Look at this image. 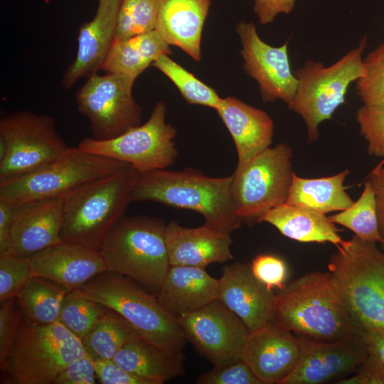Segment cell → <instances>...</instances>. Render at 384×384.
I'll list each match as a JSON object with an SVG mask.
<instances>
[{
	"instance_id": "5",
	"label": "cell",
	"mask_w": 384,
	"mask_h": 384,
	"mask_svg": "<svg viewBox=\"0 0 384 384\" xmlns=\"http://www.w3.org/2000/svg\"><path fill=\"white\" fill-rule=\"evenodd\" d=\"M166 226L164 220L154 217L121 218L100 250L107 270L132 279L156 295L171 266Z\"/></svg>"
},
{
	"instance_id": "9",
	"label": "cell",
	"mask_w": 384,
	"mask_h": 384,
	"mask_svg": "<svg viewBox=\"0 0 384 384\" xmlns=\"http://www.w3.org/2000/svg\"><path fill=\"white\" fill-rule=\"evenodd\" d=\"M129 165L69 147L63 154L18 178L0 184V201L19 206L62 196L89 181L112 174Z\"/></svg>"
},
{
	"instance_id": "16",
	"label": "cell",
	"mask_w": 384,
	"mask_h": 384,
	"mask_svg": "<svg viewBox=\"0 0 384 384\" xmlns=\"http://www.w3.org/2000/svg\"><path fill=\"white\" fill-rule=\"evenodd\" d=\"M299 361L282 384H320L355 372L368 356L361 333L334 341L298 334Z\"/></svg>"
},
{
	"instance_id": "35",
	"label": "cell",
	"mask_w": 384,
	"mask_h": 384,
	"mask_svg": "<svg viewBox=\"0 0 384 384\" xmlns=\"http://www.w3.org/2000/svg\"><path fill=\"white\" fill-rule=\"evenodd\" d=\"M159 0H121L114 40H124L155 29Z\"/></svg>"
},
{
	"instance_id": "32",
	"label": "cell",
	"mask_w": 384,
	"mask_h": 384,
	"mask_svg": "<svg viewBox=\"0 0 384 384\" xmlns=\"http://www.w3.org/2000/svg\"><path fill=\"white\" fill-rule=\"evenodd\" d=\"M329 218L334 223L348 228L363 240L383 243L378 230L375 193L368 180L356 202L347 209Z\"/></svg>"
},
{
	"instance_id": "49",
	"label": "cell",
	"mask_w": 384,
	"mask_h": 384,
	"mask_svg": "<svg viewBox=\"0 0 384 384\" xmlns=\"http://www.w3.org/2000/svg\"><path fill=\"white\" fill-rule=\"evenodd\" d=\"M380 164H384V158H383V161H381V162H380Z\"/></svg>"
},
{
	"instance_id": "37",
	"label": "cell",
	"mask_w": 384,
	"mask_h": 384,
	"mask_svg": "<svg viewBox=\"0 0 384 384\" xmlns=\"http://www.w3.org/2000/svg\"><path fill=\"white\" fill-rule=\"evenodd\" d=\"M33 277L27 258L12 251L0 253V303L16 297Z\"/></svg>"
},
{
	"instance_id": "6",
	"label": "cell",
	"mask_w": 384,
	"mask_h": 384,
	"mask_svg": "<svg viewBox=\"0 0 384 384\" xmlns=\"http://www.w3.org/2000/svg\"><path fill=\"white\" fill-rule=\"evenodd\" d=\"M76 289L119 313L146 340L169 349L183 350L186 339L177 319L161 305L156 295L132 279L106 270Z\"/></svg>"
},
{
	"instance_id": "15",
	"label": "cell",
	"mask_w": 384,
	"mask_h": 384,
	"mask_svg": "<svg viewBox=\"0 0 384 384\" xmlns=\"http://www.w3.org/2000/svg\"><path fill=\"white\" fill-rule=\"evenodd\" d=\"M236 32L240 38L243 68L259 85L264 102L281 100L287 105L294 99L298 80L291 69L288 44L271 46L259 36L251 22L240 21Z\"/></svg>"
},
{
	"instance_id": "1",
	"label": "cell",
	"mask_w": 384,
	"mask_h": 384,
	"mask_svg": "<svg viewBox=\"0 0 384 384\" xmlns=\"http://www.w3.org/2000/svg\"><path fill=\"white\" fill-rule=\"evenodd\" d=\"M233 181V174L214 178L193 169H156L139 174L130 199L196 211L206 224L230 234L243 222L237 212Z\"/></svg>"
},
{
	"instance_id": "24",
	"label": "cell",
	"mask_w": 384,
	"mask_h": 384,
	"mask_svg": "<svg viewBox=\"0 0 384 384\" xmlns=\"http://www.w3.org/2000/svg\"><path fill=\"white\" fill-rule=\"evenodd\" d=\"M215 110L234 141L237 166L243 165L270 147L274 124L265 111L234 97L222 98Z\"/></svg>"
},
{
	"instance_id": "33",
	"label": "cell",
	"mask_w": 384,
	"mask_h": 384,
	"mask_svg": "<svg viewBox=\"0 0 384 384\" xmlns=\"http://www.w3.org/2000/svg\"><path fill=\"white\" fill-rule=\"evenodd\" d=\"M152 65L164 73L191 105H199L216 110L221 99L216 91L169 58L161 55Z\"/></svg>"
},
{
	"instance_id": "40",
	"label": "cell",
	"mask_w": 384,
	"mask_h": 384,
	"mask_svg": "<svg viewBox=\"0 0 384 384\" xmlns=\"http://www.w3.org/2000/svg\"><path fill=\"white\" fill-rule=\"evenodd\" d=\"M198 384H262L249 366L241 359L223 366H214L201 374Z\"/></svg>"
},
{
	"instance_id": "23",
	"label": "cell",
	"mask_w": 384,
	"mask_h": 384,
	"mask_svg": "<svg viewBox=\"0 0 384 384\" xmlns=\"http://www.w3.org/2000/svg\"><path fill=\"white\" fill-rule=\"evenodd\" d=\"M156 296L161 305L178 318L218 299L219 280L202 267L173 265Z\"/></svg>"
},
{
	"instance_id": "28",
	"label": "cell",
	"mask_w": 384,
	"mask_h": 384,
	"mask_svg": "<svg viewBox=\"0 0 384 384\" xmlns=\"http://www.w3.org/2000/svg\"><path fill=\"white\" fill-rule=\"evenodd\" d=\"M169 46L155 31L128 39L114 40L102 65L106 73H118L137 78L158 57L170 55Z\"/></svg>"
},
{
	"instance_id": "46",
	"label": "cell",
	"mask_w": 384,
	"mask_h": 384,
	"mask_svg": "<svg viewBox=\"0 0 384 384\" xmlns=\"http://www.w3.org/2000/svg\"><path fill=\"white\" fill-rule=\"evenodd\" d=\"M368 181L375 193L378 230L384 244V164L379 163L370 173Z\"/></svg>"
},
{
	"instance_id": "43",
	"label": "cell",
	"mask_w": 384,
	"mask_h": 384,
	"mask_svg": "<svg viewBox=\"0 0 384 384\" xmlns=\"http://www.w3.org/2000/svg\"><path fill=\"white\" fill-rule=\"evenodd\" d=\"M97 379L102 384H154L127 371L113 359L95 360Z\"/></svg>"
},
{
	"instance_id": "44",
	"label": "cell",
	"mask_w": 384,
	"mask_h": 384,
	"mask_svg": "<svg viewBox=\"0 0 384 384\" xmlns=\"http://www.w3.org/2000/svg\"><path fill=\"white\" fill-rule=\"evenodd\" d=\"M356 374L336 382L338 384H384V365L375 356L368 354L357 367Z\"/></svg>"
},
{
	"instance_id": "3",
	"label": "cell",
	"mask_w": 384,
	"mask_h": 384,
	"mask_svg": "<svg viewBox=\"0 0 384 384\" xmlns=\"http://www.w3.org/2000/svg\"><path fill=\"white\" fill-rule=\"evenodd\" d=\"M140 173L129 164L63 195L62 240L100 251L108 232L124 216Z\"/></svg>"
},
{
	"instance_id": "14",
	"label": "cell",
	"mask_w": 384,
	"mask_h": 384,
	"mask_svg": "<svg viewBox=\"0 0 384 384\" xmlns=\"http://www.w3.org/2000/svg\"><path fill=\"white\" fill-rule=\"evenodd\" d=\"M176 319L185 339L214 366L241 359L250 331L220 299Z\"/></svg>"
},
{
	"instance_id": "48",
	"label": "cell",
	"mask_w": 384,
	"mask_h": 384,
	"mask_svg": "<svg viewBox=\"0 0 384 384\" xmlns=\"http://www.w3.org/2000/svg\"><path fill=\"white\" fill-rule=\"evenodd\" d=\"M359 331L368 354L384 365V330L368 329Z\"/></svg>"
},
{
	"instance_id": "18",
	"label": "cell",
	"mask_w": 384,
	"mask_h": 384,
	"mask_svg": "<svg viewBox=\"0 0 384 384\" xmlns=\"http://www.w3.org/2000/svg\"><path fill=\"white\" fill-rule=\"evenodd\" d=\"M218 280V299L250 331L274 322L275 294L255 277L250 265L240 262L226 265Z\"/></svg>"
},
{
	"instance_id": "27",
	"label": "cell",
	"mask_w": 384,
	"mask_h": 384,
	"mask_svg": "<svg viewBox=\"0 0 384 384\" xmlns=\"http://www.w3.org/2000/svg\"><path fill=\"white\" fill-rule=\"evenodd\" d=\"M274 226L283 235L302 242H331L336 245L343 240L339 230L325 214L293 205L276 206L257 219Z\"/></svg>"
},
{
	"instance_id": "42",
	"label": "cell",
	"mask_w": 384,
	"mask_h": 384,
	"mask_svg": "<svg viewBox=\"0 0 384 384\" xmlns=\"http://www.w3.org/2000/svg\"><path fill=\"white\" fill-rule=\"evenodd\" d=\"M96 379L95 360L86 353L68 364L55 378L53 384H94Z\"/></svg>"
},
{
	"instance_id": "26",
	"label": "cell",
	"mask_w": 384,
	"mask_h": 384,
	"mask_svg": "<svg viewBox=\"0 0 384 384\" xmlns=\"http://www.w3.org/2000/svg\"><path fill=\"white\" fill-rule=\"evenodd\" d=\"M113 360L129 372L162 384L184 373L183 350L157 346L141 336L127 341Z\"/></svg>"
},
{
	"instance_id": "47",
	"label": "cell",
	"mask_w": 384,
	"mask_h": 384,
	"mask_svg": "<svg viewBox=\"0 0 384 384\" xmlns=\"http://www.w3.org/2000/svg\"><path fill=\"white\" fill-rule=\"evenodd\" d=\"M17 206L0 201V253L11 251V232Z\"/></svg>"
},
{
	"instance_id": "45",
	"label": "cell",
	"mask_w": 384,
	"mask_h": 384,
	"mask_svg": "<svg viewBox=\"0 0 384 384\" xmlns=\"http://www.w3.org/2000/svg\"><path fill=\"white\" fill-rule=\"evenodd\" d=\"M296 0H254L253 11L262 25L271 23L279 14H289Z\"/></svg>"
},
{
	"instance_id": "29",
	"label": "cell",
	"mask_w": 384,
	"mask_h": 384,
	"mask_svg": "<svg viewBox=\"0 0 384 384\" xmlns=\"http://www.w3.org/2000/svg\"><path fill=\"white\" fill-rule=\"evenodd\" d=\"M349 171L319 178H304L294 173L286 203L326 214L342 211L354 201L345 191L343 181Z\"/></svg>"
},
{
	"instance_id": "30",
	"label": "cell",
	"mask_w": 384,
	"mask_h": 384,
	"mask_svg": "<svg viewBox=\"0 0 384 384\" xmlns=\"http://www.w3.org/2000/svg\"><path fill=\"white\" fill-rule=\"evenodd\" d=\"M69 292L55 282L33 276L16 298L23 316L36 324L46 325L58 321Z\"/></svg>"
},
{
	"instance_id": "20",
	"label": "cell",
	"mask_w": 384,
	"mask_h": 384,
	"mask_svg": "<svg viewBox=\"0 0 384 384\" xmlns=\"http://www.w3.org/2000/svg\"><path fill=\"white\" fill-rule=\"evenodd\" d=\"M63 196L17 206L11 232V251L28 258L61 242Z\"/></svg>"
},
{
	"instance_id": "2",
	"label": "cell",
	"mask_w": 384,
	"mask_h": 384,
	"mask_svg": "<svg viewBox=\"0 0 384 384\" xmlns=\"http://www.w3.org/2000/svg\"><path fill=\"white\" fill-rule=\"evenodd\" d=\"M336 247L328 270L351 323L384 330V253L356 235Z\"/></svg>"
},
{
	"instance_id": "34",
	"label": "cell",
	"mask_w": 384,
	"mask_h": 384,
	"mask_svg": "<svg viewBox=\"0 0 384 384\" xmlns=\"http://www.w3.org/2000/svg\"><path fill=\"white\" fill-rule=\"evenodd\" d=\"M109 309L74 289L63 300L58 321L81 340Z\"/></svg>"
},
{
	"instance_id": "10",
	"label": "cell",
	"mask_w": 384,
	"mask_h": 384,
	"mask_svg": "<svg viewBox=\"0 0 384 384\" xmlns=\"http://www.w3.org/2000/svg\"><path fill=\"white\" fill-rule=\"evenodd\" d=\"M0 142L5 146L0 160V184L36 170L70 147L56 132L52 117L28 111L1 119Z\"/></svg>"
},
{
	"instance_id": "41",
	"label": "cell",
	"mask_w": 384,
	"mask_h": 384,
	"mask_svg": "<svg viewBox=\"0 0 384 384\" xmlns=\"http://www.w3.org/2000/svg\"><path fill=\"white\" fill-rule=\"evenodd\" d=\"M255 277L270 289H282L287 275V265L280 257L272 255H259L250 265Z\"/></svg>"
},
{
	"instance_id": "36",
	"label": "cell",
	"mask_w": 384,
	"mask_h": 384,
	"mask_svg": "<svg viewBox=\"0 0 384 384\" xmlns=\"http://www.w3.org/2000/svg\"><path fill=\"white\" fill-rule=\"evenodd\" d=\"M364 76L356 80L357 95L364 105L384 103V43L369 53L363 60Z\"/></svg>"
},
{
	"instance_id": "17",
	"label": "cell",
	"mask_w": 384,
	"mask_h": 384,
	"mask_svg": "<svg viewBox=\"0 0 384 384\" xmlns=\"http://www.w3.org/2000/svg\"><path fill=\"white\" fill-rule=\"evenodd\" d=\"M299 355L297 337L272 322L249 331L241 360L262 384H282L295 368Z\"/></svg>"
},
{
	"instance_id": "31",
	"label": "cell",
	"mask_w": 384,
	"mask_h": 384,
	"mask_svg": "<svg viewBox=\"0 0 384 384\" xmlns=\"http://www.w3.org/2000/svg\"><path fill=\"white\" fill-rule=\"evenodd\" d=\"M140 336L119 313L109 309L97 324L80 340L94 360L113 359L122 347Z\"/></svg>"
},
{
	"instance_id": "25",
	"label": "cell",
	"mask_w": 384,
	"mask_h": 384,
	"mask_svg": "<svg viewBox=\"0 0 384 384\" xmlns=\"http://www.w3.org/2000/svg\"><path fill=\"white\" fill-rule=\"evenodd\" d=\"M210 5V0H159L154 30L169 46L180 48L199 61Z\"/></svg>"
},
{
	"instance_id": "22",
	"label": "cell",
	"mask_w": 384,
	"mask_h": 384,
	"mask_svg": "<svg viewBox=\"0 0 384 384\" xmlns=\"http://www.w3.org/2000/svg\"><path fill=\"white\" fill-rule=\"evenodd\" d=\"M165 240L171 266L204 268L233 258L230 234L206 223L191 228L172 220L166 226Z\"/></svg>"
},
{
	"instance_id": "12",
	"label": "cell",
	"mask_w": 384,
	"mask_h": 384,
	"mask_svg": "<svg viewBox=\"0 0 384 384\" xmlns=\"http://www.w3.org/2000/svg\"><path fill=\"white\" fill-rule=\"evenodd\" d=\"M166 113L164 102L159 101L144 124L110 139L84 138L78 146L132 165L141 173L166 169L175 162L178 151L174 142L176 131L166 123Z\"/></svg>"
},
{
	"instance_id": "19",
	"label": "cell",
	"mask_w": 384,
	"mask_h": 384,
	"mask_svg": "<svg viewBox=\"0 0 384 384\" xmlns=\"http://www.w3.org/2000/svg\"><path fill=\"white\" fill-rule=\"evenodd\" d=\"M121 0H99L97 12L81 25L75 57L64 72L62 85L68 90L80 79L97 73L115 39Z\"/></svg>"
},
{
	"instance_id": "7",
	"label": "cell",
	"mask_w": 384,
	"mask_h": 384,
	"mask_svg": "<svg viewBox=\"0 0 384 384\" xmlns=\"http://www.w3.org/2000/svg\"><path fill=\"white\" fill-rule=\"evenodd\" d=\"M86 351L80 338L59 321L36 324L22 315L1 383L50 384Z\"/></svg>"
},
{
	"instance_id": "38",
	"label": "cell",
	"mask_w": 384,
	"mask_h": 384,
	"mask_svg": "<svg viewBox=\"0 0 384 384\" xmlns=\"http://www.w3.org/2000/svg\"><path fill=\"white\" fill-rule=\"evenodd\" d=\"M370 155L384 158V103L361 107L356 115Z\"/></svg>"
},
{
	"instance_id": "39",
	"label": "cell",
	"mask_w": 384,
	"mask_h": 384,
	"mask_svg": "<svg viewBox=\"0 0 384 384\" xmlns=\"http://www.w3.org/2000/svg\"><path fill=\"white\" fill-rule=\"evenodd\" d=\"M16 297L1 302L0 368L4 370L9 361L14 340L22 317Z\"/></svg>"
},
{
	"instance_id": "21",
	"label": "cell",
	"mask_w": 384,
	"mask_h": 384,
	"mask_svg": "<svg viewBox=\"0 0 384 384\" xmlns=\"http://www.w3.org/2000/svg\"><path fill=\"white\" fill-rule=\"evenodd\" d=\"M33 276L55 282L70 291L107 270L100 251L62 241L27 258Z\"/></svg>"
},
{
	"instance_id": "4",
	"label": "cell",
	"mask_w": 384,
	"mask_h": 384,
	"mask_svg": "<svg viewBox=\"0 0 384 384\" xmlns=\"http://www.w3.org/2000/svg\"><path fill=\"white\" fill-rule=\"evenodd\" d=\"M274 322L319 341H334L358 331L329 272H309L285 284L275 295Z\"/></svg>"
},
{
	"instance_id": "11",
	"label": "cell",
	"mask_w": 384,
	"mask_h": 384,
	"mask_svg": "<svg viewBox=\"0 0 384 384\" xmlns=\"http://www.w3.org/2000/svg\"><path fill=\"white\" fill-rule=\"evenodd\" d=\"M292 158V148L281 143L236 166L233 194L243 222H256L269 210L286 203L294 174Z\"/></svg>"
},
{
	"instance_id": "13",
	"label": "cell",
	"mask_w": 384,
	"mask_h": 384,
	"mask_svg": "<svg viewBox=\"0 0 384 384\" xmlns=\"http://www.w3.org/2000/svg\"><path fill=\"white\" fill-rule=\"evenodd\" d=\"M135 80L122 74L97 73L76 92L78 110L89 120L94 139H110L140 125L142 109L132 95Z\"/></svg>"
},
{
	"instance_id": "8",
	"label": "cell",
	"mask_w": 384,
	"mask_h": 384,
	"mask_svg": "<svg viewBox=\"0 0 384 384\" xmlns=\"http://www.w3.org/2000/svg\"><path fill=\"white\" fill-rule=\"evenodd\" d=\"M366 45L367 38L364 36L357 47L329 66L307 60L294 71L298 85L294 99L287 107L304 119L309 142L319 139L320 123L331 119L338 107L345 102L349 85L364 76L362 54Z\"/></svg>"
}]
</instances>
